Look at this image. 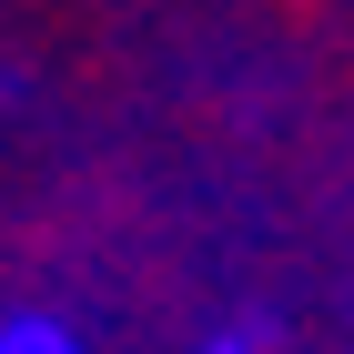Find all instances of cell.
Wrapping results in <instances>:
<instances>
[{
	"label": "cell",
	"instance_id": "6da1fadb",
	"mask_svg": "<svg viewBox=\"0 0 354 354\" xmlns=\"http://www.w3.org/2000/svg\"><path fill=\"white\" fill-rule=\"evenodd\" d=\"M0 354H61V344H51V334H10Z\"/></svg>",
	"mask_w": 354,
	"mask_h": 354
}]
</instances>
